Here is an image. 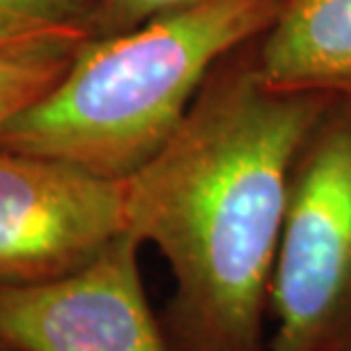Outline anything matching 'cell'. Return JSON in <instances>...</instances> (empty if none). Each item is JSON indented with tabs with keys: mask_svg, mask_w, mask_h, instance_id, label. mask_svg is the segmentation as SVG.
<instances>
[{
	"mask_svg": "<svg viewBox=\"0 0 351 351\" xmlns=\"http://www.w3.org/2000/svg\"><path fill=\"white\" fill-rule=\"evenodd\" d=\"M0 351H14V349H7V347H0Z\"/></svg>",
	"mask_w": 351,
	"mask_h": 351,
	"instance_id": "obj_11",
	"label": "cell"
},
{
	"mask_svg": "<svg viewBox=\"0 0 351 351\" xmlns=\"http://www.w3.org/2000/svg\"><path fill=\"white\" fill-rule=\"evenodd\" d=\"M87 34L82 30H64V27H30L14 25L0 21V62L30 55L48 48L75 46Z\"/></svg>",
	"mask_w": 351,
	"mask_h": 351,
	"instance_id": "obj_10",
	"label": "cell"
},
{
	"mask_svg": "<svg viewBox=\"0 0 351 351\" xmlns=\"http://www.w3.org/2000/svg\"><path fill=\"white\" fill-rule=\"evenodd\" d=\"M75 46L48 48V51L21 55L0 62V130L19 112L30 108L46 91L55 87L73 60Z\"/></svg>",
	"mask_w": 351,
	"mask_h": 351,
	"instance_id": "obj_7",
	"label": "cell"
},
{
	"mask_svg": "<svg viewBox=\"0 0 351 351\" xmlns=\"http://www.w3.org/2000/svg\"><path fill=\"white\" fill-rule=\"evenodd\" d=\"M254 60L278 91L351 101V0H285Z\"/></svg>",
	"mask_w": 351,
	"mask_h": 351,
	"instance_id": "obj_6",
	"label": "cell"
},
{
	"mask_svg": "<svg viewBox=\"0 0 351 351\" xmlns=\"http://www.w3.org/2000/svg\"><path fill=\"white\" fill-rule=\"evenodd\" d=\"M135 235H119L62 278L0 285V347L14 351H171L151 311Z\"/></svg>",
	"mask_w": 351,
	"mask_h": 351,
	"instance_id": "obj_5",
	"label": "cell"
},
{
	"mask_svg": "<svg viewBox=\"0 0 351 351\" xmlns=\"http://www.w3.org/2000/svg\"><path fill=\"white\" fill-rule=\"evenodd\" d=\"M244 48L210 73L176 135L125 180L128 233L153 244L173 278L160 313L171 351H267L294 162L335 101L269 87Z\"/></svg>",
	"mask_w": 351,
	"mask_h": 351,
	"instance_id": "obj_1",
	"label": "cell"
},
{
	"mask_svg": "<svg viewBox=\"0 0 351 351\" xmlns=\"http://www.w3.org/2000/svg\"><path fill=\"white\" fill-rule=\"evenodd\" d=\"M123 233L125 180L0 149V285L73 274Z\"/></svg>",
	"mask_w": 351,
	"mask_h": 351,
	"instance_id": "obj_4",
	"label": "cell"
},
{
	"mask_svg": "<svg viewBox=\"0 0 351 351\" xmlns=\"http://www.w3.org/2000/svg\"><path fill=\"white\" fill-rule=\"evenodd\" d=\"M96 3L98 0H0V21L30 27L82 30L87 34Z\"/></svg>",
	"mask_w": 351,
	"mask_h": 351,
	"instance_id": "obj_8",
	"label": "cell"
},
{
	"mask_svg": "<svg viewBox=\"0 0 351 351\" xmlns=\"http://www.w3.org/2000/svg\"><path fill=\"white\" fill-rule=\"evenodd\" d=\"M199 0H98L91 14L87 34L89 37H110L146 23L165 12L180 10Z\"/></svg>",
	"mask_w": 351,
	"mask_h": 351,
	"instance_id": "obj_9",
	"label": "cell"
},
{
	"mask_svg": "<svg viewBox=\"0 0 351 351\" xmlns=\"http://www.w3.org/2000/svg\"><path fill=\"white\" fill-rule=\"evenodd\" d=\"M285 0H199L87 37L64 75L0 130V149L128 180L185 121L210 73L254 44Z\"/></svg>",
	"mask_w": 351,
	"mask_h": 351,
	"instance_id": "obj_2",
	"label": "cell"
},
{
	"mask_svg": "<svg viewBox=\"0 0 351 351\" xmlns=\"http://www.w3.org/2000/svg\"><path fill=\"white\" fill-rule=\"evenodd\" d=\"M267 351H351V101L335 98L294 162L269 285Z\"/></svg>",
	"mask_w": 351,
	"mask_h": 351,
	"instance_id": "obj_3",
	"label": "cell"
}]
</instances>
